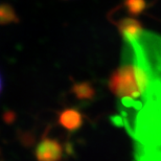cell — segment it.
I'll return each mask as SVG.
<instances>
[{
    "label": "cell",
    "instance_id": "1",
    "mask_svg": "<svg viewBox=\"0 0 161 161\" xmlns=\"http://www.w3.org/2000/svg\"><path fill=\"white\" fill-rule=\"evenodd\" d=\"M149 85V75L142 67L125 64L112 73L108 86L110 91L119 99L138 98Z\"/></svg>",
    "mask_w": 161,
    "mask_h": 161
},
{
    "label": "cell",
    "instance_id": "2",
    "mask_svg": "<svg viewBox=\"0 0 161 161\" xmlns=\"http://www.w3.org/2000/svg\"><path fill=\"white\" fill-rule=\"evenodd\" d=\"M37 161H62L64 147L56 138L44 136L35 147Z\"/></svg>",
    "mask_w": 161,
    "mask_h": 161
},
{
    "label": "cell",
    "instance_id": "3",
    "mask_svg": "<svg viewBox=\"0 0 161 161\" xmlns=\"http://www.w3.org/2000/svg\"><path fill=\"white\" fill-rule=\"evenodd\" d=\"M58 124L70 133L76 132L83 127L84 115L75 108H65L58 114Z\"/></svg>",
    "mask_w": 161,
    "mask_h": 161
},
{
    "label": "cell",
    "instance_id": "4",
    "mask_svg": "<svg viewBox=\"0 0 161 161\" xmlns=\"http://www.w3.org/2000/svg\"><path fill=\"white\" fill-rule=\"evenodd\" d=\"M72 93L80 101H90L94 97L95 90L93 86L88 82L75 83L71 88Z\"/></svg>",
    "mask_w": 161,
    "mask_h": 161
},
{
    "label": "cell",
    "instance_id": "5",
    "mask_svg": "<svg viewBox=\"0 0 161 161\" xmlns=\"http://www.w3.org/2000/svg\"><path fill=\"white\" fill-rule=\"evenodd\" d=\"M1 90H2V79L1 75H0V93H1Z\"/></svg>",
    "mask_w": 161,
    "mask_h": 161
}]
</instances>
